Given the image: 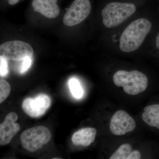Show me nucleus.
I'll use <instances>...</instances> for the list:
<instances>
[{
    "instance_id": "19",
    "label": "nucleus",
    "mask_w": 159,
    "mask_h": 159,
    "mask_svg": "<svg viewBox=\"0 0 159 159\" xmlns=\"http://www.w3.org/2000/svg\"><path fill=\"white\" fill-rule=\"evenodd\" d=\"M19 0H9V5H14L18 3Z\"/></svg>"
},
{
    "instance_id": "15",
    "label": "nucleus",
    "mask_w": 159,
    "mask_h": 159,
    "mask_svg": "<svg viewBox=\"0 0 159 159\" xmlns=\"http://www.w3.org/2000/svg\"><path fill=\"white\" fill-rule=\"evenodd\" d=\"M10 91L11 87L9 83L4 80H0V103H2L7 99Z\"/></svg>"
},
{
    "instance_id": "4",
    "label": "nucleus",
    "mask_w": 159,
    "mask_h": 159,
    "mask_svg": "<svg viewBox=\"0 0 159 159\" xmlns=\"http://www.w3.org/2000/svg\"><path fill=\"white\" fill-rule=\"evenodd\" d=\"M51 132L45 126H34L24 131L21 135L22 145L31 152L36 151L51 140Z\"/></svg>"
},
{
    "instance_id": "7",
    "label": "nucleus",
    "mask_w": 159,
    "mask_h": 159,
    "mask_svg": "<svg viewBox=\"0 0 159 159\" xmlns=\"http://www.w3.org/2000/svg\"><path fill=\"white\" fill-rule=\"evenodd\" d=\"M51 98L48 95L40 94L35 98H27L23 101L22 107L29 116L38 118L43 116L51 106Z\"/></svg>"
},
{
    "instance_id": "18",
    "label": "nucleus",
    "mask_w": 159,
    "mask_h": 159,
    "mask_svg": "<svg viewBox=\"0 0 159 159\" xmlns=\"http://www.w3.org/2000/svg\"><path fill=\"white\" fill-rule=\"evenodd\" d=\"M141 158V153L139 151L134 150L132 152L127 159H140Z\"/></svg>"
},
{
    "instance_id": "17",
    "label": "nucleus",
    "mask_w": 159,
    "mask_h": 159,
    "mask_svg": "<svg viewBox=\"0 0 159 159\" xmlns=\"http://www.w3.org/2000/svg\"><path fill=\"white\" fill-rule=\"evenodd\" d=\"M9 73L7 60L2 57H0V76L1 77H5Z\"/></svg>"
},
{
    "instance_id": "20",
    "label": "nucleus",
    "mask_w": 159,
    "mask_h": 159,
    "mask_svg": "<svg viewBox=\"0 0 159 159\" xmlns=\"http://www.w3.org/2000/svg\"><path fill=\"white\" fill-rule=\"evenodd\" d=\"M157 48L159 49V33L157 37L156 41Z\"/></svg>"
},
{
    "instance_id": "6",
    "label": "nucleus",
    "mask_w": 159,
    "mask_h": 159,
    "mask_svg": "<svg viewBox=\"0 0 159 159\" xmlns=\"http://www.w3.org/2000/svg\"><path fill=\"white\" fill-rule=\"evenodd\" d=\"M91 10L89 0H75L64 16V24L68 26L78 25L88 16Z\"/></svg>"
},
{
    "instance_id": "2",
    "label": "nucleus",
    "mask_w": 159,
    "mask_h": 159,
    "mask_svg": "<svg viewBox=\"0 0 159 159\" xmlns=\"http://www.w3.org/2000/svg\"><path fill=\"white\" fill-rule=\"evenodd\" d=\"M113 80L117 86L122 87L124 92L130 95H136L145 91L148 86V78L140 71L125 70L117 71Z\"/></svg>"
},
{
    "instance_id": "3",
    "label": "nucleus",
    "mask_w": 159,
    "mask_h": 159,
    "mask_svg": "<svg viewBox=\"0 0 159 159\" xmlns=\"http://www.w3.org/2000/svg\"><path fill=\"white\" fill-rule=\"evenodd\" d=\"M136 9V6L130 3H109L101 12L102 23L107 28L117 27L132 15Z\"/></svg>"
},
{
    "instance_id": "16",
    "label": "nucleus",
    "mask_w": 159,
    "mask_h": 159,
    "mask_svg": "<svg viewBox=\"0 0 159 159\" xmlns=\"http://www.w3.org/2000/svg\"><path fill=\"white\" fill-rule=\"evenodd\" d=\"M21 61L19 69V72L20 74H24L30 69L32 64V59L31 57H26Z\"/></svg>"
},
{
    "instance_id": "11",
    "label": "nucleus",
    "mask_w": 159,
    "mask_h": 159,
    "mask_svg": "<svg viewBox=\"0 0 159 159\" xmlns=\"http://www.w3.org/2000/svg\"><path fill=\"white\" fill-rule=\"evenodd\" d=\"M97 130L95 128L88 127L77 131L73 134L72 141L76 145L88 146L95 141Z\"/></svg>"
},
{
    "instance_id": "12",
    "label": "nucleus",
    "mask_w": 159,
    "mask_h": 159,
    "mask_svg": "<svg viewBox=\"0 0 159 159\" xmlns=\"http://www.w3.org/2000/svg\"><path fill=\"white\" fill-rule=\"evenodd\" d=\"M142 119L149 126L159 129V104H153L145 107Z\"/></svg>"
},
{
    "instance_id": "10",
    "label": "nucleus",
    "mask_w": 159,
    "mask_h": 159,
    "mask_svg": "<svg viewBox=\"0 0 159 159\" xmlns=\"http://www.w3.org/2000/svg\"><path fill=\"white\" fill-rule=\"evenodd\" d=\"M57 0H33L32 6L35 11L50 19L55 18L59 14Z\"/></svg>"
},
{
    "instance_id": "14",
    "label": "nucleus",
    "mask_w": 159,
    "mask_h": 159,
    "mask_svg": "<svg viewBox=\"0 0 159 159\" xmlns=\"http://www.w3.org/2000/svg\"><path fill=\"white\" fill-rule=\"evenodd\" d=\"M69 88L75 98L80 99L83 95V90L78 80L75 78H71L69 81Z\"/></svg>"
},
{
    "instance_id": "13",
    "label": "nucleus",
    "mask_w": 159,
    "mask_h": 159,
    "mask_svg": "<svg viewBox=\"0 0 159 159\" xmlns=\"http://www.w3.org/2000/svg\"><path fill=\"white\" fill-rule=\"evenodd\" d=\"M132 147L128 144H124L120 146L115 152L110 159H127L131 153Z\"/></svg>"
},
{
    "instance_id": "9",
    "label": "nucleus",
    "mask_w": 159,
    "mask_h": 159,
    "mask_svg": "<svg viewBox=\"0 0 159 159\" xmlns=\"http://www.w3.org/2000/svg\"><path fill=\"white\" fill-rule=\"evenodd\" d=\"M18 116L14 112L8 114L5 120L0 125V145H5L9 144L16 134L19 131L20 126L15 123Z\"/></svg>"
},
{
    "instance_id": "5",
    "label": "nucleus",
    "mask_w": 159,
    "mask_h": 159,
    "mask_svg": "<svg viewBox=\"0 0 159 159\" xmlns=\"http://www.w3.org/2000/svg\"><path fill=\"white\" fill-rule=\"evenodd\" d=\"M33 54L31 46L21 41L7 42L0 46V57L7 61H21L26 57H32Z\"/></svg>"
},
{
    "instance_id": "1",
    "label": "nucleus",
    "mask_w": 159,
    "mask_h": 159,
    "mask_svg": "<svg viewBox=\"0 0 159 159\" xmlns=\"http://www.w3.org/2000/svg\"><path fill=\"white\" fill-rule=\"evenodd\" d=\"M151 28V23L145 19H139L132 22L120 37L119 47L121 51L129 53L139 49Z\"/></svg>"
},
{
    "instance_id": "8",
    "label": "nucleus",
    "mask_w": 159,
    "mask_h": 159,
    "mask_svg": "<svg viewBox=\"0 0 159 159\" xmlns=\"http://www.w3.org/2000/svg\"><path fill=\"white\" fill-rule=\"evenodd\" d=\"M135 127V121L125 111H117L111 119L110 129L115 135H123L133 131Z\"/></svg>"
}]
</instances>
